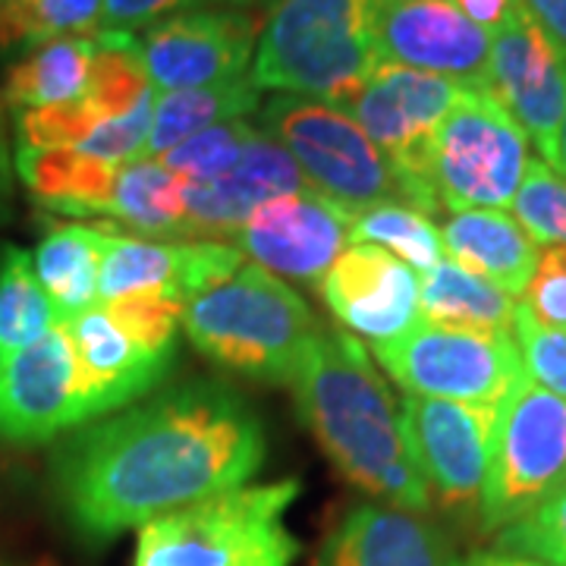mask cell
<instances>
[{
	"label": "cell",
	"mask_w": 566,
	"mask_h": 566,
	"mask_svg": "<svg viewBox=\"0 0 566 566\" xmlns=\"http://www.w3.org/2000/svg\"><path fill=\"white\" fill-rule=\"evenodd\" d=\"M264 453V424L243 394L199 378L164 387L63 441L54 488L70 526L98 545L245 488Z\"/></svg>",
	"instance_id": "6da1fadb"
},
{
	"label": "cell",
	"mask_w": 566,
	"mask_h": 566,
	"mask_svg": "<svg viewBox=\"0 0 566 566\" xmlns=\"http://www.w3.org/2000/svg\"><path fill=\"white\" fill-rule=\"evenodd\" d=\"M286 387L296 412L349 485L409 513H428L431 494L403 441L400 412L365 346L318 327L293 365Z\"/></svg>",
	"instance_id": "7a4b0ae2"
},
{
	"label": "cell",
	"mask_w": 566,
	"mask_h": 566,
	"mask_svg": "<svg viewBox=\"0 0 566 566\" xmlns=\"http://www.w3.org/2000/svg\"><path fill=\"white\" fill-rule=\"evenodd\" d=\"M371 20V0H271L249 80L340 107L385 63Z\"/></svg>",
	"instance_id": "3957f363"
},
{
	"label": "cell",
	"mask_w": 566,
	"mask_h": 566,
	"mask_svg": "<svg viewBox=\"0 0 566 566\" xmlns=\"http://www.w3.org/2000/svg\"><path fill=\"white\" fill-rule=\"evenodd\" d=\"M182 331L211 363L255 381L286 385L318 331L305 300L262 264H243L182 305Z\"/></svg>",
	"instance_id": "277c9868"
},
{
	"label": "cell",
	"mask_w": 566,
	"mask_h": 566,
	"mask_svg": "<svg viewBox=\"0 0 566 566\" xmlns=\"http://www.w3.org/2000/svg\"><path fill=\"white\" fill-rule=\"evenodd\" d=\"M300 494V479H281L158 516L139 528L133 566H293L303 545L286 513Z\"/></svg>",
	"instance_id": "5b68a950"
},
{
	"label": "cell",
	"mask_w": 566,
	"mask_h": 566,
	"mask_svg": "<svg viewBox=\"0 0 566 566\" xmlns=\"http://www.w3.org/2000/svg\"><path fill=\"white\" fill-rule=\"evenodd\" d=\"M528 167V136L488 88H465L428 142L424 174L441 208L501 211Z\"/></svg>",
	"instance_id": "8992f818"
},
{
	"label": "cell",
	"mask_w": 566,
	"mask_h": 566,
	"mask_svg": "<svg viewBox=\"0 0 566 566\" xmlns=\"http://www.w3.org/2000/svg\"><path fill=\"white\" fill-rule=\"evenodd\" d=\"M262 133L281 142L315 192L349 214L385 202L406 205L394 164L340 107L274 95L262 107Z\"/></svg>",
	"instance_id": "52a82bcc"
},
{
	"label": "cell",
	"mask_w": 566,
	"mask_h": 566,
	"mask_svg": "<svg viewBox=\"0 0 566 566\" xmlns=\"http://www.w3.org/2000/svg\"><path fill=\"white\" fill-rule=\"evenodd\" d=\"M566 485V400L520 378L497 406L482 491L488 532L523 520Z\"/></svg>",
	"instance_id": "ba28073f"
},
{
	"label": "cell",
	"mask_w": 566,
	"mask_h": 566,
	"mask_svg": "<svg viewBox=\"0 0 566 566\" xmlns=\"http://www.w3.org/2000/svg\"><path fill=\"white\" fill-rule=\"evenodd\" d=\"M375 359L409 397L501 406L516 387L523 356L510 331H469L419 322L403 337L375 344Z\"/></svg>",
	"instance_id": "9c48e42d"
},
{
	"label": "cell",
	"mask_w": 566,
	"mask_h": 566,
	"mask_svg": "<svg viewBox=\"0 0 566 566\" xmlns=\"http://www.w3.org/2000/svg\"><path fill=\"white\" fill-rule=\"evenodd\" d=\"M463 92L460 82L385 61L340 104L394 164L406 205L428 218L441 211L424 174L428 142Z\"/></svg>",
	"instance_id": "30bf717a"
},
{
	"label": "cell",
	"mask_w": 566,
	"mask_h": 566,
	"mask_svg": "<svg viewBox=\"0 0 566 566\" xmlns=\"http://www.w3.org/2000/svg\"><path fill=\"white\" fill-rule=\"evenodd\" d=\"M494 424L497 406L428 400L409 394L400 406L403 441L422 472L428 494H434L457 516H469L482 506Z\"/></svg>",
	"instance_id": "8fae6325"
},
{
	"label": "cell",
	"mask_w": 566,
	"mask_h": 566,
	"mask_svg": "<svg viewBox=\"0 0 566 566\" xmlns=\"http://www.w3.org/2000/svg\"><path fill=\"white\" fill-rule=\"evenodd\" d=\"M139 57L155 92L243 80L255 57V20L240 10H189L145 29Z\"/></svg>",
	"instance_id": "7c38bea8"
},
{
	"label": "cell",
	"mask_w": 566,
	"mask_h": 566,
	"mask_svg": "<svg viewBox=\"0 0 566 566\" xmlns=\"http://www.w3.org/2000/svg\"><path fill=\"white\" fill-rule=\"evenodd\" d=\"M488 92L538 145L542 158L554 161L566 114V61L520 3L491 32Z\"/></svg>",
	"instance_id": "4fadbf2b"
},
{
	"label": "cell",
	"mask_w": 566,
	"mask_h": 566,
	"mask_svg": "<svg viewBox=\"0 0 566 566\" xmlns=\"http://www.w3.org/2000/svg\"><path fill=\"white\" fill-rule=\"evenodd\" d=\"M61 324L70 334L76 356L82 424L136 403L161 385L177 359V349L148 346L133 331H126L104 305H92Z\"/></svg>",
	"instance_id": "5bb4252c"
},
{
	"label": "cell",
	"mask_w": 566,
	"mask_h": 566,
	"mask_svg": "<svg viewBox=\"0 0 566 566\" xmlns=\"http://www.w3.org/2000/svg\"><path fill=\"white\" fill-rule=\"evenodd\" d=\"M353 214L312 186L259 205L237 233V249L264 271L303 283H322L349 243Z\"/></svg>",
	"instance_id": "9a60e30c"
},
{
	"label": "cell",
	"mask_w": 566,
	"mask_h": 566,
	"mask_svg": "<svg viewBox=\"0 0 566 566\" xmlns=\"http://www.w3.org/2000/svg\"><path fill=\"white\" fill-rule=\"evenodd\" d=\"M245 264V255L230 243L218 240H189V243H164L123 237L117 223L107 227L102 252V277L98 300L114 303L123 296L158 293L180 300L182 305L214 283L227 281Z\"/></svg>",
	"instance_id": "2e32d148"
},
{
	"label": "cell",
	"mask_w": 566,
	"mask_h": 566,
	"mask_svg": "<svg viewBox=\"0 0 566 566\" xmlns=\"http://www.w3.org/2000/svg\"><path fill=\"white\" fill-rule=\"evenodd\" d=\"M381 61L444 76L465 88H488L491 32L479 29L450 0H400L375 10Z\"/></svg>",
	"instance_id": "e0dca14e"
},
{
	"label": "cell",
	"mask_w": 566,
	"mask_h": 566,
	"mask_svg": "<svg viewBox=\"0 0 566 566\" xmlns=\"http://www.w3.org/2000/svg\"><path fill=\"white\" fill-rule=\"evenodd\" d=\"M324 305L346 331L387 344L422 322L419 277L381 245H349L318 283Z\"/></svg>",
	"instance_id": "ac0fdd59"
},
{
	"label": "cell",
	"mask_w": 566,
	"mask_h": 566,
	"mask_svg": "<svg viewBox=\"0 0 566 566\" xmlns=\"http://www.w3.org/2000/svg\"><path fill=\"white\" fill-rule=\"evenodd\" d=\"M80 424L76 356L66 327L57 324L39 344L0 365V438L44 444Z\"/></svg>",
	"instance_id": "d6986e66"
},
{
	"label": "cell",
	"mask_w": 566,
	"mask_h": 566,
	"mask_svg": "<svg viewBox=\"0 0 566 566\" xmlns=\"http://www.w3.org/2000/svg\"><path fill=\"white\" fill-rule=\"evenodd\" d=\"M303 189H308L303 170L286 155L281 142H274L262 129H252L240 161L233 164L227 177L214 182L182 180L186 237H237L259 205Z\"/></svg>",
	"instance_id": "ffe728a7"
},
{
	"label": "cell",
	"mask_w": 566,
	"mask_h": 566,
	"mask_svg": "<svg viewBox=\"0 0 566 566\" xmlns=\"http://www.w3.org/2000/svg\"><path fill=\"white\" fill-rule=\"evenodd\" d=\"M315 566H465L424 513L359 504L324 538Z\"/></svg>",
	"instance_id": "44dd1931"
},
{
	"label": "cell",
	"mask_w": 566,
	"mask_h": 566,
	"mask_svg": "<svg viewBox=\"0 0 566 566\" xmlns=\"http://www.w3.org/2000/svg\"><path fill=\"white\" fill-rule=\"evenodd\" d=\"M13 167L32 192V199L66 218L111 214L114 182L120 164L82 155L76 148H29L20 145Z\"/></svg>",
	"instance_id": "7402d4cb"
},
{
	"label": "cell",
	"mask_w": 566,
	"mask_h": 566,
	"mask_svg": "<svg viewBox=\"0 0 566 566\" xmlns=\"http://www.w3.org/2000/svg\"><path fill=\"white\" fill-rule=\"evenodd\" d=\"M450 262L501 286L510 296H523L538 264V249L526 230L504 211H460L444 227Z\"/></svg>",
	"instance_id": "603a6c76"
},
{
	"label": "cell",
	"mask_w": 566,
	"mask_h": 566,
	"mask_svg": "<svg viewBox=\"0 0 566 566\" xmlns=\"http://www.w3.org/2000/svg\"><path fill=\"white\" fill-rule=\"evenodd\" d=\"M104 233L107 223H51L32 255L35 277L61 322L98 305Z\"/></svg>",
	"instance_id": "cb8c5ba5"
},
{
	"label": "cell",
	"mask_w": 566,
	"mask_h": 566,
	"mask_svg": "<svg viewBox=\"0 0 566 566\" xmlns=\"http://www.w3.org/2000/svg\"><path fill=\"white\" fill-rule=\"evenodd\" d=\"M95 51V35H66L22 51L3 82V104L17 111H41L82 102Z\"/></svg>",
	"instance_id": "d4e9b609"
},
{
	"label": "cell",
	"mask_w": 566,
	"mask_h": 566,
	"mask_svg": "<svg viewBox=\"0 0 566 566\" xmlns=\"http://www.w3.org/2000/svg\"><path fill=\"white\" fill-rule=\"evenodd\" d=\"M259 102H262V88L249 76L202 85V88H186V92H155L151 133H148L142 158L161 161L180 142L192 139L211 126L243 120L245 114L259 111Z\"/></svg>",
	"instance_id": "484cf974"
},
{
	"label": "cell",
	"mask_w": 566,
	"mask_h": 566,
	"mask_svg": "<svg viewBox=\"0 0 566 566\" xmlns=\"http://www.w3.org/2000/svg\"><path fill=\"white\" fill-rule=\"evenodd\" d=\"M107 218L117 221V230H136L142 240H182V180L151 158L120 164Z\"/></svg>",
	"instance_id": "4316f807"
},
{
	"label": "cell",
	"mask_w": 566,
	"mask_h": 566,
	"mask_svg": "<svg viewBox=\"0 0 566 566\" xmlns=\"http://www.w3.org/2000/svg\"><path fill=\"white\" fill-rule=\"evenodd\" d=\"M424 322L469 331H513V296L460 264L441 262L419 277Z\"/></svg>",
	"instance_id": "83f0119b"
},
{
	"label": "cell",
	"mask_w": 566,
	"mask_h": 566,
	"mask_svg": "<svg viewBox=\"0 0 566 566\" xmlns=\"http://www.w3.org/2000/svg\"><path fill=\"white\" fill-rule=\"evenodd\" d=\"M61 324L35 277L32 255L10 245L0 259V365Z\"/></svg>",
	"instance_id": "f1b7e54d"
},
{
	"label": "cell",
	"mask_w": 566,
	"mask_h": 566,
	"mask_svg": "<svg viewBox=\"0 0 566 566\" xmlns=\"http://www.w3.org/2000/svg\"><path fill=\"white\" fill-rule=\"evenodd\" d=\"M349 243L381 245L412 271H431L444 262V237L428 214L400 202H385L353 214Z\"/></svg>",
	"instance_id": "f546056e"
},
{
	"label": "cell",
	"mask_w": 566,
	"mask_h": 566,
	"mask_svg": "<svg viewBox=\"0 0 566 566\" xmlns=\"http://www.w3.org/2000/svg\"><path fill=\"white\" fill-rule=\"evenodd\" d=\"M104 0H0V51L66 35H98Z\"/></svg>",
	"instance_id": "4dcf8cb0"
},
{
	"label": "cell",
	"mask_w": 566,
	"mask_h": 566,
	"mask_svg": "<svg viewBox=\"0 0 566 566\" xmlns=\"http://www.w3.org/2000/svg\"><path fill=\"white\" fill-rule=\"evenodd\" d=\"M513 211L532 243L566 245V180L547 161H528Z\"/></svg>",
	"instance_id": "1f68e13d"
},
{
	"label": "cell",
	"mask_w": 566,
	"mask_h": 566,
	"mask_svg": "<svg viewBox=\"0 0 566 566\" xmlns=\"http://www.w3.org/2000/svg\"><path fill=\"white\" fill-rule=\"evenodd\" d=\"M252 129L255 126H249L245 120L211 126V129H205L199 136L180 142L177 148H170L161 158V164L186 182L221 180V177H227L233 170V164L240 161Z\"/></svg>",
	"instance_id": "d6a6232c"
},
{
	"label": "cell",
	"mask_w": 566,
	"mask_h": 566,
	"mask_svg": "<svg viewBox=\"0 0 566 566\" xmlns=\"http://www.w3.org/2000/svg\"><path fill=\"white\" fill-rule=\"evenodd\" d=\"M497 547L538 564L566 566V485L523 520L501 528Z\"/></svg>",
	"instance_id": "836d02e7"
},
{
	"label": "cell",
	"mask_w": 566,
	"mask_h": 566,
	"mask_svg": "<svg viewBox=\"0 0 566 566\" xmlns=\"http://www.w3.org/2000/svg\"><path fill=\"white\" fill-rule=\"evenodd\" d=\"M513 331L528 381L566 400V331L542 324L523 303L513 312Z\"/></svg>",
	"instance_id": "e575fe53"
},
{
	"label": "cell",
	"mask_w": 566,
	"mask_h": 566,
	"mask_svg": "<svg viewBox=\"0 0 566 566\" xmlns=\"http://www.w3.org/2000/svg\"><path fill=\"white\" fill-rule=\"evenodd\" d=\"M102 117L85 102L41 107V111H20L17 136L29 148H80L95 133Z\"/></svg>",
	"instance_id": "d590c367"
},
{
	"label": "cell",
	"mask_w": 566,
	"mask_h": 566,
	"mask_svg": "<svg viewBox=\"0 0 566 566\" xmlns=\"http://www.w3.org/2000/svg\"><path fill=\"white\" fill-rule=\"evenodd\" d=\"M151 107H155V92L139 102L129 114L114 117V120H102L95 126V133L82 142L76 151L102 158L107 164H129L142 158L145 142L151 133Z\"/></svg>",
	"instance_id": "8d00e7d4"
},
{
	"label": "cell",
	"mask_w": 566,
	"mask_h": 566,
	"mask_svg": "<svg viewBox=\"0 0 566 566\" xmlns=\"http://www.w3.org/2000/svg\"><path fill=\"white\" fill-rule=\"evenodd\" d=\"M523 305L547 327L566 331V245H547L545 252H538Z\"/></svg>",
	"instance_id": "74e56055"
},
{
	"label": "cell",
	"mask_w": 566,
	"mask_h": 566,
	"mask_svg": "<svg viewBox=\"0 0 566 566\" xmlns=\"http://www.w3.org/2000/svg\"><path fill=\"white\" fill-rule=\"evenodd\" d=\"M202 3H211V0H104L102 32H133L136 35V29H148L167 17L189 13ZM214 3H221V0H214Z\"/></svg>",
	"instance_id": "f35d334b"
},
{
	"label": "cell",
	"mask_w": 566,
	"mask_h": 566,
	"mask_svg": "<svg viewBox=\"0 0 566 566\" xmlns=\"http://www.w3.org/2000/svg\"><path fill=\"white\" fill-rule=\"evenodd\" d=\"M566 61V0H516Z\"/></svg>",
	"instance_id": "ab89813d"
},
{
	"label": "cell",
	"mask_w": 566,
	"mask_h": 566,
	"mask_svg": "<svg viewBox=\"0 0 566 566\" xmlns=\"http://www.w3.org/2000/svg\"><path fill=\"white\" fill-rule=\"evenodd\" d=\"M465 20H472L479 29L494 32L501 22L506 20V13L516 7V0H450Z\"/></svg>",
	"instance_id": "60d3db41"
},
{
	"label": "cell",
	"mask_w": 566,
	"mask_h": 566,
	"mask_svg": "<svg viewBox=\"0 0 566 566\" xmlns=\"http://www.w3.org/2000/svg\"><path fill=\"white\" fill-rule=\"evenodd\" d=\"M10 196V145H7V123H3V98H0V205Z\"/></svg>",
	"instance_id": "b9f144b4"
},
{
	"label": "cell",
	"mask_w": 566,
	"mask_h": 566,
	"mask_svg": "<svg viewBox=\"0 0 566 566\" xmlns=\"http://www.w3.org/2000/svg\"><path fill=\"white\" fill-rule=\"evenodd\" d=\"M465 566H547L528 557H516V554H479L475 560H469Z\"/></svg>",
	"instance_id": "7bdbcfd3"
},
{
	"label": "cell",
	"mask_w": 566,
	"mask_h": 566,
	"mask_svg": "<svg viewBox=\"0 0 566 566\" xmlns=\"http://www.w3.org/2000/svg\"><path fill=\"white\" fill-rule=\"evenodd\" d=\"M551 167H557L566 177V114L564 123H560V133H557V148H554V161H551Z\"/></svg>",
	"instance_id": "ee69618b"
},
{
	"label": "cell",
	"mask_w": 566,
	"mask_h": 566,
	"mask_svg": "<svg viewBox=\"0 0 566 566\" xmlns=\"http://www.w3.org/2000/svg\"><path fill=\"white\" fill-rule=\"evenodd\" d=\"M390 3H400V0H371L375 10H378V7H390Z\"/></svg>",
	"instance_id": "f6af8a7d"
},
{
	"label": "cell",
	"mask_w": 566,
	"mask_h": 566,
	"mask_svg": "<svg viewBox=\"0 0 566 566\" xmlns=\"http://www.w3.org/2000/svg\"><path fill=\"white\" fill-rule=\"evenodd\" d=\"M221 3H240L243 7V3H255V0H221Z\"/></svg>",
	"instance_id": "bcb514c9"
}]
</instances>
